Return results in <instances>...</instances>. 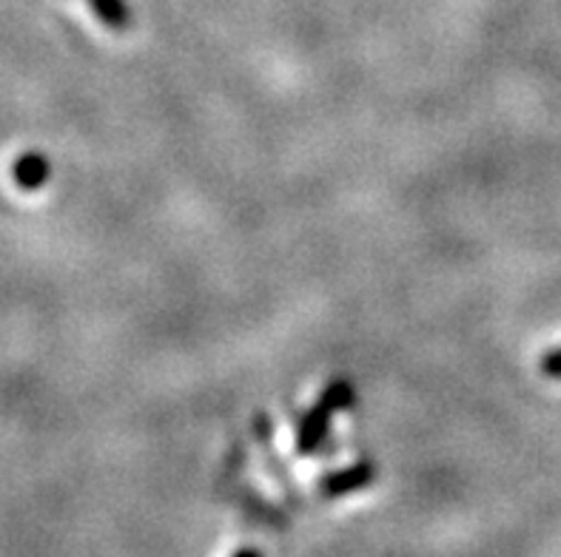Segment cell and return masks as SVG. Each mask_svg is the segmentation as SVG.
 Returning <instances> with one entry per match:
<instances>
[{
	"instance_id": "obj_1",
	"label": "cell",
	"mask_w": 561,
	"mask_h": 557,
	"mask_svg": "<svg viewBox=\"0 0 561 557\" xmlns=\"http://www.w3.org/2000/svg\"><path fill=\"white\" fill-rule=\"evenodd\" d=\"M374 480H377V464L363 459L348 464L345 469H334V473L322 475V480L317 484V492L325 501H336V498H348V495L363 492Z\"/></svg>"
},
{
	"instance_id": "obj_2",
	"label": "cell",
	"mask_w": 561,
	"mask_h": 557,
	"mask_svg": "<svg viewBox=\"0 0 561 557\" xmlns=\"http://www.w3.org/2000/svg\"><path fill=\"white\" fill-rule=\"evenodd\" d=\"M331 418H334V413L328 407H322L320 402L313 404L306 416L299 418L297 441H294L299 455H317V452L322 450L328 432H331Z\"/></svg>"
},
{
	"instance_id": "obj_3",
	"label": "cell",
	"mask_w": 561,
	"mask_h": 557,
	"mask_svg": "<svg viewBox=\"0 0 561 557\" xmlns=\"http://www.w3.org/2000/svg\"><path fill=\"white\" fill-rule=\"evenodd\" d=\"M12 179L23 190L43 188L51 179V163L37 151H28V154H21L12 163Z\"/></svg>"
},
{
	"instance_id": "obj_4",
	"label": "cell",
	"mask_w": 561,
	"mask_h": 557,
	"mask_svg": "<svg viewBox=\"0 0 561 557\" xmlns=\"http://www.w3.org/2000/svg\"><path fill=\"white\" fill-rule=\"evenodd\" d=\"M92 7L94 18L114 32H126L131 26V9L126 0H85Z\"/></svg>"
},
{
	"instance_id": "obj_5",
	"label": "cell",
	"mask_w": 561,
	"mask_h": 557,
	"mask_svg": "<svg viewBox=\"0 0 561 557\" xmlns=\"http://www.w3.org/2000/svg\"><path fill=\"white\" fill-rule=\"evenodd\" d=\"M317 402L322 404V407H328L331 413H345V409L354 407L356 402V387H354V381L345 379V375H340V379L334 381H328L325 387H322L320 398Z\"/></svg>"
},
{
	"instance_id": "obj_6",
	"label": "cell",
	"mask_w": 561,
	"mask_h": 557,
	"mask_svg": "<svg viewBox=\"0 0 561 557\" xmlns=\"http://www.w3.org/2000/svg\"><path fill=\"white\" fill-rule=\"evenodd\" d=\"M541 373L550 375V379H561V347H556V350H550V353H545V359L539 361Z\"/></svg>"
}]
</instances>
